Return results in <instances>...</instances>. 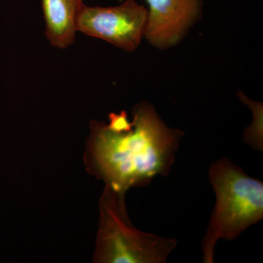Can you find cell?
<instances>
[{
	"label": "cell",
	"instance_id": "obj_1",
	"mask_svg": "<svg viewBox=\"0 0 263 263\" xmlns=\"http://www.w3.org/2000/svg\"><path fill=\"white\" fill-rule=\"evenodd\" d=\"M132 122L129 130L115 132L91 121L84 152L88 172L123 193L167 176L183 135L167 127L146 103L135 107Z\"/></svg>",
	"mask_w": 263,
	"mask_h": 263
},
{
	"label": "cell",
	"instance_id": "obj_2",
	"mask_svg": "<svg viewBox=\"0 0 263 263\" xmlns=\"http://www.w3.org/2000/svg\"><path fill=\"white\" fill-rule=\"evenodd\" d=\"M216 205L202 242V261L214 262L218 240H233L263 218V183L250 177L228 158L209 171Z\"/></svg>",
	"mask_w": 263,
	"mask_h": 263
},
{
	"label": "cell",
	"instance_id": "obj_3",
	"mask_svg": "<svg viewBox=\"0 0 263 263\" xmlns=\"http://www.w3.org/2000/svg\"><path fill=\"white\" fill-rule=\"evenodd\" d=\"M126 193L105 185L93 257L98 263H164L177 245L174 238L144 233L132 224Z\"/></svg>",
	"mask_w": 263,
	"mask_h": 263
},
{
	"label": "cell",
	"instance_id": "obj_4",
	"mask_svg": "<svg viewBox=\"0 0 263 263\" xmlns=\"http://www.w3.org/2000/svg\"><path fill=\"white\" fill-rule=\"evenodd\" d=\"M117 6L84 5L77 31L111 43L129 52L136 51L144 37L148 10L136 0H124Z\"/></svg>",
	"mask_w": 263,
	"mask_h": 263
},
{
	"label": "cell",
	"instance_id": "obj_5",
	"mask_svg": "<svg viewBox=\"0 0 263 263\" xmlns=\"http://www.w3.org/2000/svg\"><path fill=\"white\" fill-rule=\"evenodd\" d=\"M145 1L148 10L144 37L160 48L170 47L179 42L202 9V0Z\"/></svg>",
	"mask_w": 263,
	"mask_h": 263
},
{
	"label": "cell",
	"instance_id": "obj_6",
	"mask_svg": "<svg viewBox=\"0 0 263 263\" xmlns=\"http://www.w3.org/2000/svg\"><path fill=\"white\" fill-rule=\"evenodd\" d=\"M84 0H42L46 37L53 47L66 49L75 41Z\"/></svg>",
	"mask_w": 263,
	"mask_h": 263
}]
</instances>
